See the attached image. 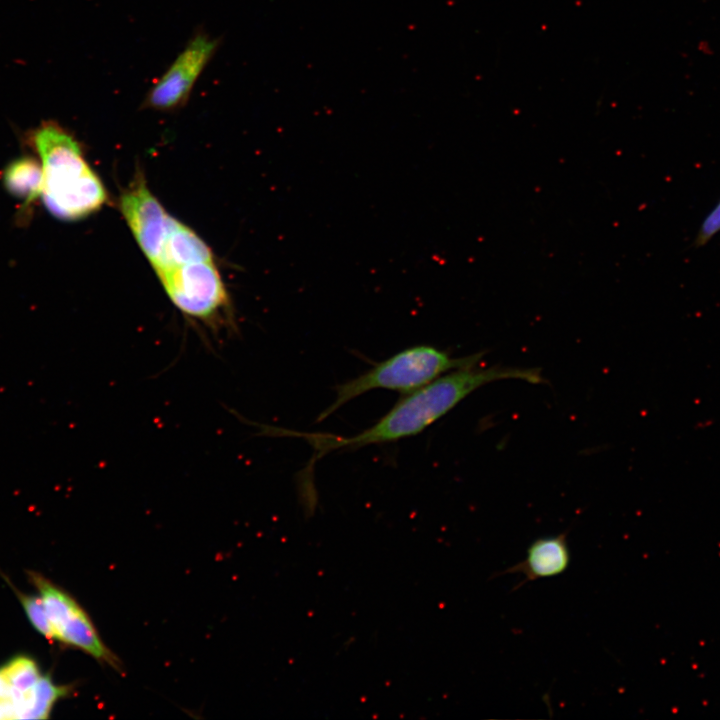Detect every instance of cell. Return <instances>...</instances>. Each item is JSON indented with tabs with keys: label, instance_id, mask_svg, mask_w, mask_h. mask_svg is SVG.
<instances>
[{
	"label": "cell",
	"instance_id": "obj_13",
	"mask_svg": "<svg viewBox=\"0 0 720 720\" xmlns=\"http://www.w3.org/2000/svg\"><path fill=\"white\" fill-rule=\"evenodd\" d=\"M720 232V200L707 214L694 240L696 248L707 244L717 233Z\"/></svg>",
	"mask_w": 720,
	"mask_h": 720
},
{
	"label": "cell",
	"instance_id": "obj_9",
	"mask_svg": "<svg viewBox=\"0 0 720 720\" xmlns=\"http://www.w3.org/2000/svg\"><path fill=\"white\" fill-rule=\"evenodd\" d=\"M567 534L568 531H565L554 537L535 540L529 546L524 560L497 573V576L524 575V580L516 587L518 588L527 582L562 574L570 563Z\"/></svg>",
	"mask_w": 720,
	"mask_h": 720
},
{
	"label": "cell",
	"instance_id": "obj_12",
	"mask_svg": "<svg viewBox=\"0 0 720 720\" xmlns=\"http://www.w3.org/2000/svg\"><path fill=\"white\" fill-rule=\"evenodd\" d=\"M16 592L18 600L20 601L24 612L34 627V629L44 636L47 640L51 641V631L44 609V605L41 597L38 595H28L20 592L13 588Z\"/></svg>",
	"mask_w": 720,
	"mask_h": 720
},
{
	"label": "cell",
	"instance_id": "obj_5",
	"mask_svg": "<svg viewBox=\"0 0 720 720\" xmlns=\"http://www.w3.org/2000/svg\"><path fill=\"white\" fill-rule=\"evenodd\" d=\"M27 576L42 599L51 641L76 648L100 663L121 670L119 658L103 642L92 620L81 605L64 589L35 571Z\"/></svg>",
	"mask_w": 720,
	"mask_h": 720
},
{
	"label": "cell",
	"instance_id": "obj_1",
	"mask_svg": "<svg viewBox=\"0 0 720 720\" xmlns=\"http://www.w3.org/2000/svg\"><path fill=\"white\" fill-rule=\"evenodd\" d=\"M477 365L453 370L406 394L373 426L352 437L321 434L304 436L323 452L396 441L421 433L473 391L488 383L507 379L531 384L544 382L539 368Z\"/></svg>",
	"mask_w": 720,
	"mask_h": 720
},
{
	"label": "cell",
	"instance_id": "obj_2",
	"mask_svg": "<svg viewBox=\"0 0 720 720\" xmlns=\"http://www.w3.org/2000/svg\"><path fill=\"white\" fill-rule=\"evenodd\" d=\"M25 138L39 157L43 172L40 199L52 216L77 221L104 206L108 195L103 182L69 130L55 120H43Z\"/></svg>",
	"mask_w": 720,
	"mask_h": 720
},
{
	"label": "cell",
	"instance_id": "obj_11",
	"mask_svg": "<svg viewBox=\"0 0 720 720\" xmlns=\"http://www.w3.org/2000/svg\"><path fill=\"white\" fill-rule=\"evenodd\" d=\"M1 180L9 194L30 206L40 198L43 172L39 160L30 156L14 159L5 167Z\"/></svg>",
	"mask_w": 720,
	"mask_h": 720
},
{
	"label": "cell",
	"instance_id": "obj_8",
	"mask_svg": "<svg viewBox=\"0 0 720 720\" xmlns=\"http://www.w3.org/2000/svg\"><path fill=\"white\" fill-rule=\"evenodd\" d=\"M120 210L139 247L153 265L161 254L175 218L151 193L141 174L121 194Z\"/></svg>",
	"mask_w": 720,
	"mask_h": 720
},
{
	"label": "cell",
	"instance_id": "obj_3",
	"mask_svg": "<svg viewBox=\"0 0 720 720\" xmlns=\"http://www.w3.org/2000/svg\"><path fill=\"white\" fill-rule=\"evenodd\" d=\"M483 355L479 352L455 358L429 345L402 350L365 373L337 385L334 401L320 413L317 422L328 418L343 405L368 391L388 389L408 394L450 370L477 365Z\"/></svg>",
	"mask_w": 720,
	"mask_h": 720
},
{
	"label": "cell",
	"instance_id": "obj_4",
	"mask_svg": "<svg viewBox=\"0 0 720 720\" xmlns=\"http://www.w3.org/2000/svg\"><path fill=\"white\" fill-rule=\"evenodd\" d=\"M174 306L213 333L234 331L229 295L214 261L173 266L156 273Z\"/></svg>",
	"mask_w": 720,
	"mask_h": 720
},
{
	"label": "cell",
	"instance_id": "obj_6",
	"mask_svg": "<svg viewBox=\"0 0 720 720\" xmlns=\"http://www.w3.org/2000/svg\"><path fill=\"white\" fill-rule=\"evenodd\" d=\"M71 686L56 684L36 661L16 656L0 667V719H46Z\"/></svg>",
	"mask_w": 720,
	"mask_h": 720
},
{
	"label": "cell",
	"instance_id": "obj_7",
	"mask_svg": "<svg viewBox=\"0 0 720 720\" xmlns=\"http://www.w3.org/2000/svg\"><path fill=\"white\" fill-rule=\"evenodd\" d=\"M221 40L204 30L196 31L164 73L153 83L142 102L144 109L172 112L182 108L208 66Z\"/></svg>",
	"mask_w": 720,
	"mask_h": 720
},
{
	"label": "cell",
	"instance_id": "obj_10",
	"mask_svg": "<svg viewBox=\"0 0 720 720\" xmlns=\"http://www.w3.org/2000/svg\"><path fill=\"white\" fill-rule=\"evenodd\" d=\"M205 261H214L209 246L190 227L175 219L152 267L157 273L173 266Z\"/></svg>",
	"mask_w": 720,
	"mask_h": 720
}]
</instances>
